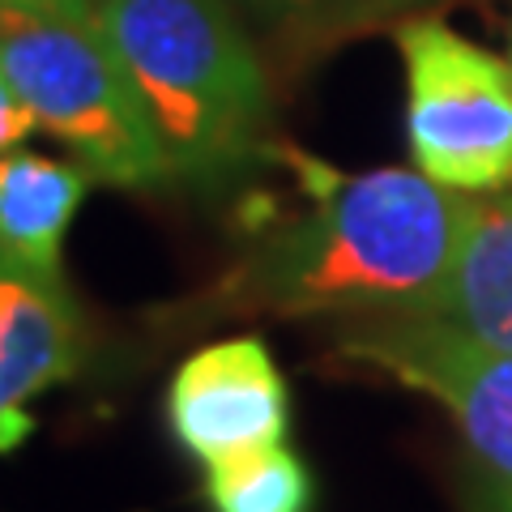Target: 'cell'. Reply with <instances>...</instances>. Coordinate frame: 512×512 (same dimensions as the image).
<instances>
[{
	"mask_svg": "<svg viewBox=\"0 0 512 512\" xmlns=\"http://www.w3.org/2000/svg\"><path fill=\"white\" fill-rule=\"evenodd\" d=\"M431 5V0H333V35L393 18H414V9Z\"/></svg>",
	"mask_w": 512,
	"mask_h": 512,
	"instance_id": "cell-12",
	"label": "cell"
},
{
	"mask_svg": "<svg viewBox=\"0 0 512 512\" xmlns=\"http://www.w3.org/2000/svg\"><path fill=\"white\" fill-rule=\"evenodd\" d=\"M94 26L124 64L171 175H222L261 150L269 82L222 0H99Z\"/></svg>",
	"mask_w": 512,
	"mask_h": 512,
	"instance_id": "cell-2",
	"label": "cell"
},
{
	"mask_svg": "<svg viewBox=\"0 0 512 512\" xmlns=\"http://www.w3.org/2000/svg\"><path fill=\"white\" fill-rule=\"evenodd\" d=\"M90 188V171L43 154H0V261L60 282V248Z\"/></svg>",
	"mask_w": 512,
	"mask_h": 512,
	"instance_id": "cell-8",
	"label": "cell"
},
{
	"mask_svg": "<svg viewBox=\"0 0 512 512\" xmlns=\"http://www.w3.org/2000/svg\"><path fill=\"white\" fill-rule=\"evenodd\" d=\"M466 512H512V483L474 470L466 483Z\"/></svg>",
	"mask_w": 512,
	"mask_h": 512,
	"instance_id": "cell-15",
	"label": "cell"
},
{
	"mask_svg": "<svg viewBox=\"0 0 512 512\" xmlns=\"http://www.w3.org/2000/svg\"><path fill=\"white\" fill-rule=\"evenodd\" d=\"M167 427L188 457L214 466L248 448L286 444L291 389L261 338L201 346L167 384Z\"/></svg>",
	"mask_w": 512,
	"mask_h": 512,
	"instance_id": "cell-6",
	"label": "cell"
},
{
	"mask_svg": "<svg viewBox=\"0 0 512 512\" xmlns=\"http://www.w3.org/2000/svg\"><path fill=\"white\" fill-rule=\"evenodd\" d=\"M466 338L512 350V192L474 201L436 312Z\"/></svg>",
	"mask_w": 512,
	"mask_h": 512,
	"instance_id": "cell-9",
	"label": "cell"
},
{
	"mask_svg": "<svg viewBox=\"0 0 512 512\" xmlns=\"http://www.w3.org/2000/svg\"><path fill=\"white\" fill-rule=\"evenodd\" d=\"M406 60V133L414 167L453 192L512 184V60L457 35L436 13L393 30Z\"/></svg>",
	"mask_w": 512,
	"mask_h": 512,
	"instance_id": "cell-4",
	"label": "cell"
},
{
	"mask_svg": "<svg viewBox=\"0 0 512 512\" xmlns=\"http://www.w3.org/2000/svg\"><path fill=\"white\" fill-rule=\"evenodd\" d=\"M94 5H99V0H0V13H30V18L94 26Z\"/></svg>",
	"mask_w": 512,
	"mask_h": 512,
	"instance_id": "cell-14",
	"label": "cell"
},
{
	"mask_svg": "<svg viewBox=\"0 0 512 512\" xmlns=\"http://www.w3.org/2000/svg\"><path fill=\"white\" fill-rule=\"evenodd\" d=\"M82 363V320L60 282L0 261V453L30 436L26 402Z\"/></svg>",
	"mask_w": 512,
	"mask_h": 512,
	"instance_id": "cell-7",
	"label": "cell"
},
{
	"mask_svg": "<svg viewBox=\"0 0 512 512\" xmlns=\"http://www.w3.org/2000/svg\"><path fill=\"white\" fill-rule=\"evenodd\" d=\"M0 69L90 180L150 188L171 175L163 141L99 26L0 13Z\"/></svg>",
	"mask_w": 512,
	"mask_h": 512,
	"instance_id": "cell-3",
	"label": "cell"
},
{
	"mask_svg": "<svg viewBox=\"0 0 512 512\" xmlns=\"http://www.w3.org/2000/svg\"><path fill=\"white\" fill-rule=\"evenodd\" d=\"M35 128H39L35 111H30V107L18 99V90L9 86L5 69H0V154L18 150L22 141H26L30 133H35Z\"/></svg>",
	"mask_w": 512,
	"mask_h": 512,
	"instance_id": "cell-13",
	"label": "cell"
},
{
	"mask_svg": "<svg viewBox=\"0 0 512 512\" xmlns=\"http://www.w3.org/2000/svg\"><path fill=\"white\" fill-rule=\"evenodd\" d=\"M252 5L295 35H333V0H252Z\"/></svg>",
	"mask_w": 512,
	"mask_h": 512,
	"instance_id": "cell-11",
	"label": "cell"
},
{
	"mask_svg": "<svg viewBox=\"0 0 512 512\" xmlns=\"http://www.w3.org/2000/svg\"><path fill=\"white\" fill-rule=\"evenodd\" d=\"M342 355L440 402L478 474L512 483V350L483 346L444 320L402 316L346 333Z\"/></svg>",
	"mask_w": 512,
	"mask_h": 512,
	"instance_id": "cell-5",
	"label": "cell"
},
{
	"mask_svg": "<svg viewBox=\"0 0 512 512\" xmlns=\"http://www.w3.org/2000/svg\"><path fill=\"white\" fill-rule=\"evenodd\" d=\"M470 197L423 171L380 167L329 175L316 205L261 248L252 286L282 312H436L453 274Z\"/></svg>",
	"mask_w": 512,
	"mask_h": 512,
	"instance_id": "cell-1",
	"label": "cell"
},
{
	"mask_svg": "<svg viewBox=\"0 0 512 512\" xmlns=\"http://www.w3.org/2000/svg\"><path fill=\"white\" fill-rule=\"evenodd\" d=\"M210 512H312L316 478L286 444L248 448L205 466Z\"/></svg>",
	"mask_w": 512,
	"mask_h": 512,
	"instance_id": "cell-10",
	"label": "cell"
}]
</instances>
